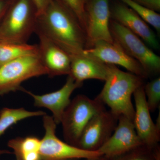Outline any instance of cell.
<instances>
[{
  "instance_id": "83f0119b",
  "label": "cell",
  "mask_w": 160,
  "mask_h": 160,
  "mask_svg": "<svg viewBox=\"0 0 160 160\" xmlns=\"http://www.w3.org/2000/svg\"><path fill=\"white\" fill-rule=\"evenodd\" d=\"M11 152L9 150L5 149H0V157L5 154H11Z\"/></svg>"
},
{
  "instance_id": "8fae6325",
  "label": "cell",
  "mask_w": 160,
  "mask_h": 160,
  "mask_svg": "<svg viewBox=\"0 0 160 160\" xmlns=\"http://www.w3.org/2000/svg\"><path fill=\"white\" fill-rule=\"evenodd\" d=\"M144 85L133 93L135 112L133 123L143 145L151 149L160 147V131L152 121L146 102Z\"/></svg>"
},
{
  "instance_id": "52a82bcc",
  "label": "cell",
  "mask_w": 160,
  "mask_h": 160,
  "mask_svg": "<svg viewBox=\"0 0 160 160\" xmlns=\"http://www.w3.org/2000/svg\"><path fill=\"white\" fill-rule=\"evenodd\" d=\"M45 133L41 140L40 160H82L102 155L98 152H90L80 149L63 142L56 134L57 124L52 116H43Z\"/></svg>"
},
{
  "instance_id": "f1b7e54d",
  "label": "cell",
  "mask_w": 160,
  "mask_h": 160,
  "mask_svg": "<svg viewBox=\"0 0 160 160\" xmlns=\"http://www.w3.org/2000/svg\"><path fill=\"white\" fill-rule=\"evenodd\" d=\"M87 1H88V0H85V2H86H86H87Z\"/></svg>"
},
{
  "instance_id": "5b68a950",
  "label": "cell",
  "mask_w": 160,
  "mask_h": 160,
  "mask_svg": "<svg viewBox=\"0 0 160 160\" xmlns=\"http://www.w3.org/2000/svg\"><path fill=\"white\" fill-rule=\"evenodd\" d=\"M109 29L113 41L142 65L149 78L160 73V57L142 40L112 19L109 22Z\"/></svg>"
},
{
  "instance_id": "7a4b0ae2",
  "label": "cell",
  "mask_w": 160,
  "mask_h": 160,
  "mask_svg": "<svg viewBox=\"0 0 160 160\" xmlns=\"http://www.w3.org/2000/svg\"><path fill=\"white\" fill-rule=\"evenodd\" d=\"M97 98L118 118L126 117L133 121L134 107L132 96L138 88L144 85V79L130 72L122 71L110 65L108 77Z\"/></svg>"
},
{
  "instance_id": "484cf974",
  "label": "cell",
  "mask_w": 160,
  "mask_h": 160,
  "mask_svg": "<svg viewBox=\"0 0 160 160\" xmlns=\"http://www.w3.org/2000/svg\"><path fill=\"white\" fill-rule=\"evenodd\" d=\"M13 0H0V22Z\"/></svg>"
},
{
  "instance_id": "44dd1931",
  "label": "cell",
  "mask_w": 160,
  "mask_h": 160,
  "mask_svg": "<svg viewBox=\"0 0 160 160\" xmlns=\"http://www.w3.org/2000/svg\"><path fill=\"white\" fill-rule=\"evenodd\" d=\"M133 10L146 22L151 25L158 33L160 32V15L156 12L141 6L133 0H120Z\"/></svg>"
},
{
  "instance_id": "4316f807",
  "label": "cell",
  "mask_w": 160,
  "mask_h": 160,
  "mask_svg": "<svg viewBox=\"0 0 160 160\" xmlns=\"http://www.w3.org/2000/svg\"><path fill=\"white\" fill-rule=\"evenodd\" d=\"M81 160H109V158L106 157L103 155H100L96 157L89 158L84 159Z\"/></svg>"
},
{
  "instance_id": "d4e9b609",
  "label": "cell",
  "mask_w": 160,
  "mask_h": 160,
  "mask_svg": "<svg viewBox=\"0 0 160 160\" xmlns=\"http://www.w3.org/2000/svg\"><path fill=\"white\" fill-rule=\"evenodd\" d=\"M36 12L37 17L44 13L52 0H31Z\"/></svg>"
},
{
  "instance_id": "8992f818",
  "label": "cell",
  "mask_w": 160,
  "mask_h": 160,
  "mask_svg": "<svg viewBox=\"0 0 160 160\" xmlns=\"http://www.w3.org/2000/svg\"><path fill=\"white\" fill-rule=\"evenodd\" d=\"M48 75L38 55L19 58L0 66V95L20 90L31 78Z\"/></svg>"
},
{
  "instance_id": "d6986e66",
  "label": "cell",
  "mask_w": 160,
  "mask_h": 160,
  "mask_svg": "<svg viewBox=\"0 0 160 160\" xmlns=\"http://www.w3.org/2000/svg\"><path fill=\"white\" fill-rule=\"evenodd\" d=\"M46 114L43 111H30L24 108H3L0 111V137L9 127L22 120Z\"/></svg>"
},
{
  "instance_id": "3957f363",
  "label": "cell",
  "mask_w": 160,
  "mask_h": 160,
  "mask_svg": "<svg viewBox=\"0 0 160 160\" xmlns=\"http://www.w3.org/2000/svg\"><path fill=\"white\" fill-rule=\"evenodd\" d=\"M37 18L31 0H13L0 22V42L27 43L35 31Z\"/></svg>"
},
{
  "instance_id": "603a6c76",
  "label": "cell",
  "mask_w": 160,
  "mask_h": 160,
  "mask_svg": "<svg viewBox=\"0 0 160 160\" xmlns=\"http://www.w3.org/2000/svg\"><path fill=\"white\" fill-rule=\"evenodd\" d=\"M75 17L85 32L86 2L85 0H57Z\"/></svg>"
},
{
  "instance_id": "2e32d148",
  "label": "cell",
  "mask_w": 160,
  "mask_h": 160,
  "mask_svg": "<svg viewBox=\"0 0 160 160\" xmlns=\"http://www.w3.org/2000/svg\"><path fill=\"white\" fill-rule=\"evenodd\" d=\"M69 75L77 82L83 83L86 80L105 81L109 75L110 65L83 54L70 57Z\"/></svg>"
},
{
  "instance_id": "9a60e30c",
  "label": "cell",
  "mask_w": 160,
  "mask_h": 160,
  "mask_svg": "<svg viewBox=\"0 0 160 160\" xmlns=\"http://www.w3.org/2000/svg\"><path fill=\"white\" fill-rule=\"evenodd\" d=\"M111 17L137 35L149 47L157 50L159 49V43L154 32L128 6L122 3L116 4L111 10Z\"/></svg>"
},
{
  "instance_id": "30bf717a",
  "label": "cell",
  "mask_w": 160,
  "mask_h": 160,
  "mask_svg": "<svg viewBox=\"0 0 160 160\" xmlns=\"http://www.w3.org/2000/svg\"><path fill=\"white\" fill-rule=\"evenodd\" d=\"M83 54L106 64L122 66L129 72L143 79L149 78L142 65L127 54L115 42L110 43L103 41L96 42L90 48L85 49Z\"/></svg>"
},
{
  "instance_id": "6da1fadb",
  "label": "cell",
  "mask_w": 160,
  "mask_h": 160,
  "mask_svg": "<svg viewBox=\"0 0 160 160\" xmlns=\"http://www.w3.org/2000/svg\"><path fill=\"white\" fill-rule=\"evenodd\" d=\"M36 30L50 39L70 57L83 54L86 49V35L82 27L57 0H52L44 13L38 17Z\"/></svg>"
},
{
  "instance_id": "f546056e",
  "label": "cell",
  "mask_w": 160,
  "mask_h": 160,
  "mask_svg": "<svg viewBox=\"0 0 160 160\" xmlns=\"http://www.w3.org/2000/svg\"></svg>"
},
{
  "instance_id": "4dcf8cb0",
  "label": "cell",
  "mask_w": 160,
  "mask_h": 160,
  "mask_svg": "<svg viewBox=\"0 0 160 160\" xmlns=\"http://www.w3.org/2000/svg\"></svg>"
},
{
  "instance_id": "9c48e42d",
  "label": "cell",
  "mask_w": 160,
  "mask_h": 160,
  "mask_svg": "<svg viewBox=\"0 0 160 160\" xmlns=\"http://www.w3.org/2000/svg\"><path fill=\"white\" fill-rule=\"evenodd\" d=\"M118 118L106 109L92 117L82 132L77 147L86 151L98 152L114 131Z\"/></svg>"
},
{
  "instance_id": "5bb4252c",
  "label": "cell",
  "mask_w": 160,
  "mask_h": 160,
  "mask_svg": "<svg viewBox=\"0 0 160 160\" xmlns=\"http://www.w3.org/2000/svg\"><path fill=\"white\" fill-rule=\"evenodd\" d=\"M39 38L38 56L50 77L69 75L71 59L69 55L41 32L36 30Z\"/></svg>"
},
{
  "instance_id": "ba28073f",
  "label": "cell",
  "mask_w": 160,
  "mask_h": 160,
  "mask_svg": "<svg viewBox=\"0 0 160 160\" xmlns=\"http://www.w3.org/2000/svg\"><path fill=\"white\" fill-rule=\"evenodd\" d=\"M85 9V49H89L99 41L113 43L109 29L111 9L109 0H88Z\"/></svg>"
},
{
  "instance_id": "ac0fdd59",
  "label": "cell",
  "mask_w": 160,
  "mask_h": 160,
  "mask_svg": "<svg viewBox=\"0 0 160 160\" xmlns=\"http://www.w3.org/2000/svg\"><path fill=\"white\" fill-rule=\"evenodd\" d=\"M38 53V45L0 42V66L19 58Z\"/></svg>"
},
{
  "instance_id": "4fadbf2b",
  "label": "cell",
  "mask_w": 160,
  "mask_h": 160,
  "mask_svg": "<svg viewBox=\"0 0 160 160\" xmlns=\"http://www.w3.org/2000/svg\"><path fill=\"white\" fill-rule=\"evenodd\" d=\"M83 83L78 82L71 76L68 75L64 86L57 91L42 95L35 94L22 87L20 90L30 95L34 100V106L49 109L52 113V118L57 125L61 123L65 109L71 102L72 92L80 88Z\"/></svg>"
},
{
  "instance_id": "e0dca14e",
  "label": "cell",
  "mask_w": 160,
  "mask_h": 160,
  "mask_svg": "<svg viewBox=\"0 0 160 160\" xmlns=\"http://www.w3.org/2000/svg\"><path fill=\"white\" fill-rule=\"evenodd\" d=\"M41 140L34 136L11 139L8 146L12 149L17 160H40Z\"/></svg>"
},
{
  "instance_id": "7402d4cb",
  "label": "cell",
  "mask_w": 160,
  "mask_h": 160,
  "mask_svg": "<svg viewBox=\"0 0 160 160\" xmlns=\"http://www.w3.org/2000/svg\"><path fill=\"white\" fill-rule=\"evenodd\" d=\"M146 102L150 112L160 108V78L158 77L144 86Z\"/></svg>"
},
{
  "instance_id": "277c9868",
  "label": "cell",
  "mask_w": 160,
  "mask_h": 160,
  "mask_svg": "<svg viewBox=\"0 0 160 160\" xmlns=\"http://www.w3.org/2000/svg\"><path fill=\"white\" fill-rule=\"evenodd\" d=\"M105 109V105L97 98L92 99L80 94L71 100L61 121L66 142L77 147L89 121L95 115Z\"/></svg>"
},
{
  "instance_id": "cb8c5ba5",
  "label": "cell",
  "mask_w": 160,
  "mask_h": 160,
  "mask_svg": "<svg viewBox=\"0 0 160 160\" xmlns=\"http://www.w3.org/2000/svg\"><path fill=\"white\" fill-rule=\"evenodd\" d=\"M141 6L152 10L158 12L160 11V0H133Z\"/></svg>"
},
{
  "instance_id": "ffe728a7",
  "label": "cell",
  "mask_w": 160,
  "mask_h": 160,
  "mask_svg": "<svg viewBox=\"0 0 160 160\" xmlns=\"http://www.w3.org/2000/svg\"><path fill=\"white\" fill-rule=\"evenodd\" d=\"M109 160H160V147L151 149L142 145Z\"/></svg>"
},
{
  "instance_id": "7c38bea8",
  "label": "cell",
  "mask_w": 160,
  "mask_h": 160,
  "mask_svg": "<svg viewBox=\"0 0 160 160\" xmlns=\"http://www.w3.org/2000/svg\"><path fill=\"white\" fill-rule=\"evenodd\" d=\"M143 145L136 131L133 121L121 116L116 127L109 139L98 150L101 154L111 158Z\"/></svg>"
}]
</instances>
